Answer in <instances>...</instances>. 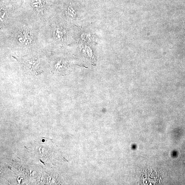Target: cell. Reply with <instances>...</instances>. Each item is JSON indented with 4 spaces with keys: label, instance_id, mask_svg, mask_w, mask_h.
Returning <instances> with one entry per match:
<instances>
[{
    "label": "cell",
    "instance_id": "1",
    "mask_svg": "<svg viewBox=\"0 0 185 185\" xmlns=\"http://www.w3.org/2000/svg\"><path fill=\"white\" fill-rule=\"evenodd\" d=\"M64 32L61 28H56L54 32V35L56 39L58 40H61L65 34Z\"/></svg>",
    "mask_w": 185,
    "mask_h": 185
},
{
    "label": "cell",
    "instance_id": "2",
    "mask_svg": "<svg viewBox=\"0 0 185 185\" xmlns=\"http://www.w3.org/2000/svg\"><path fill=\"white\" fill-rule=\"evenodd\" d=\"M67 13L69 16L72 18H74L76 16V12L72 8H68V9Z\"/></svg>",
    "mask_w": 185,
    "mask_h": 185
}]
</instances>
